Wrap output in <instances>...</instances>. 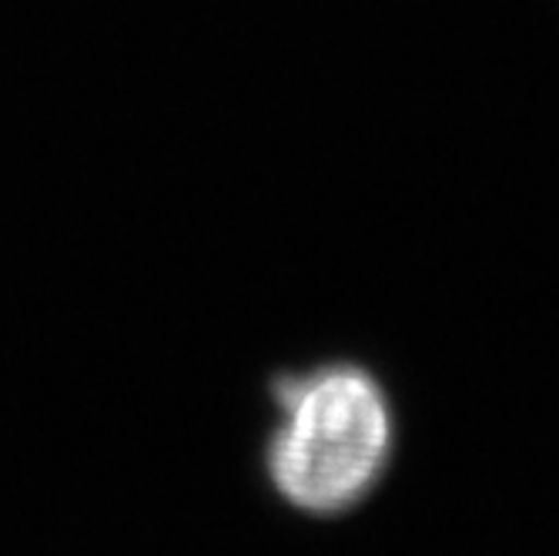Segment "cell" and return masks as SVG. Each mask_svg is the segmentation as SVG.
<instances>
[{
	"label": "cell",
	"instance_id": "obj_1",
	"mask_svg": "<svg viewBox=\"0 0 559 556\" xmlns=\"http://www.w3.org/2000/svg\"><path fill=\"white\" fill-rule=\"evenodd\" d=\"M272 486L295 510L335 517L369 496L392 449V413L359 366H319L275 382Z\"/></svg>",
	"mask_w": 559,
	"mask_h": 556
}]
</instances>
